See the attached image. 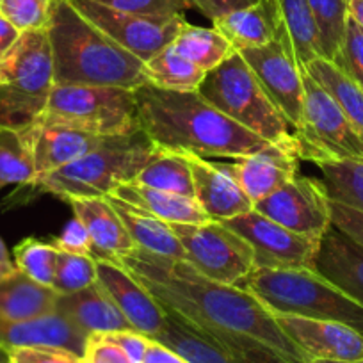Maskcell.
<instances>
[{
    "instance_id": "cell-1",
    "label": "cell",
    "mask_w": 363,
    "mask_h": 363,
    "mask_svg": "<svg viewBox=\"0 0 363 363\" xmlns=\"http://www.w3.org/2000/svg\"><path fill=\"white\" fill-rule=\"evenodd\" d=\"M116 260L162 310L182 320L216 333L257 338L292 363H312L281 331L274 315L239 285L212 281L186 260L157 257L139 247Z\"/></svg>"
},
{
    "instance_id": "cell-2",
    "label": "cell",
    "mask_w": 363,
    "mask_h": 363,
    "mask_svg": "<svg viewBox=\"0 0 363 363\" xmlns=\"http://www.w3.org/2000/svg\"><path fill=\"white\" fill-rule=\"evenodd\" d=\"M141 130L160 150L212 159H240L267 148V141L230 120L198 91H166L153 84L135 89Z\"/></svg>"
},
{
    "instance_id": "cell-3",
    "label": "cell",
    "mask_w": 363,
    "mask_h": 363,
    "mask_svg": "<svg viewBox=\"0 0 363 363\" xmlns=\"http://www.w3.org/2000/svg\"><path fill=\"white\" fill-rule=\"evenodd\" d=\"M54 84L138 89L148 84L145 62L114 43L62 0L48 26Z\"/></svg>"
},
{
    "instance_id": "cell-4",
    "label": "cell",
    "mask_w": 363,
    "mask_h": 363,
    "mask_svg": "<svg viewBox=\"0 0 363 363\" xmlns=\"http://www.w3.org/2000/svg\"><path fill=\"white\" fill-rule=\"evenodd\" d=\"M159 152V146L143 130L132 135H114L75 162L38 174L29 187L65 200L107 198L118 186L135 180Z\"/></svg>"
},
{
    "instance_id": "cell-5",
    "label": "cell",
    "mask_w": 363,
    "mask_h": 363,
    "mask_svg": "<svg viewBox=\"0 0 363 363\" xmlns=\"http://www.w3.org/2000/svg\"><path fill=\"white\" fill-rule=\"evenodd\" d=\"M239 287L271 313L333 320L363 335V306L315 269H253Z\"/></svg>"
},
{
    "instance_id": "cell-6",
    "label": "cell",
    "mask_w": 363,
    "mask_h": 363,
    "mask_svg": "<svg viewBox=\"0 0 363 363\" xmlns=\"http://www.w3.org/2000/svg\"><path fill=\"white\" fill-rule=\"evenodd\" d=\"M198 93L225 116L269 145L292 150L301 157V145L294 128L285 120L239 52L230 55L218 68L205 73Z\"/></svg>"
},
{
    "instance_id": "cell-7",
    "label": "cell",
    "mask_w": 363,
    "mask_h": 363,
    "mask_svg": "<svg viewBox=\"0 0 363 363\" xmlns=\"http://www.w3.org/2000/svg\"><path fill=\"white\" fill-rule=\"evenodd\" d=\"M54 87L48 29L26 30L0 61V127L27 130L40 121Z\"/></svg>"
},
{
    "instance_id": "cell-8",
    "label": "cell",
    "mask_w": 363,
    "mask_h": 363,
    "mask_svg": "<svg viewBox=\"0 0 363 363\" xmlns=\"http://www.w3.org/2000/svg\"><path fill=\"white\" fill-rule=\"evenodd\" d=\"M38 123L75 128L102 138L132 135L141 130L135 89L111 86L54 84Z\"/></svg>"
},
{
    "instance_id": "cell-9",
    "label": "cell",
    "mask_w": 363,
    "mask_h": 363,
    "mask_svg": "<svg viewBox=\"0 0 363 363\" xmlns=\"http://www.w3.org/2000/svg\"><path fill=\"white\" fill-rule=\"evenodd\" d=\"M303 121L296 130L301 159L313 164L319 160H363V135L333 96L306 72H303Z\"/></svg>"
},
{
    "instance_id": "cell-10",
    "label": "cell",
    "mask_w": 363,
    "mask_h": 363,
    "mask_svg": "<svg viewBox=\"0 0 363 363\" xmlns=\"http://www.w3.org/2000/svg\"><path fill=\"white\" fill-rule=\"evenodd\" d=\"M186 251V262L201 277L225 285H239L255 269L250 244L219 221L169 225Z\"/></svg>"
},
{
    "instance_id": "cell-11",
    "label": "cell",
    "mask_w": 363,
    "mask_h": 363,
    "mask_svg": "<svg viewBox=\"0 0 363 363\" xmlns=\"http://www.w3.org/2000/svg\"><path fill=\"white\" fill-rule=\"evenodd\" d=\"M69 4L91 22L96 29L123 47L143 62L169 47L180 30L187 26L184 15L178 16H145L104 6L96 0H68Z\"/></svg>"
},
{
    "instance_id": "cell-12",
    "label": "cell",
    "mask_w": 363,
    "mask_h": 363,
    "mask_svg": "<svg viewBox=\"0 0 363 363\" xmlns=\"http://www.w3.org/2000/svg\"><path fill=\"white\" fill-rule=\"evenodd\" d=\"M255 211L284 228L320 240L331 228L330 196L323 180L296 174L294 178L255 203Z\"/></svg>"
},
{
    "instance_id": "cell-13",
    "label": "cell",
    "mask_w": 363,
    "mask_h": 363,
    "mask_svg": "<svg viewBox=\"0 0 363 363\" xmlns=\"http://www.w3.org/2000/svg\"><path fill=\"white\" fill-rule=\"evenodd\" d=\"M225 225L250 244L255 269H313L320 240L291 232L255 208Z\"/></svg>"
},
{
    "instance_id": "cell-14",
    "label": "cell",
    "mask_w": 363,
    "mask_h": 363,
    "mask_svg": "<svg viewBox=\"0 0 363 363\" xmlns=\"http://www.w3.org/2000/svg\"><path fill=\"white\" fill-rule=\"evenodd\" d=\"M239 54L253 69L257 79L267 91V95L277 104L294 132L298 130L303 121V99H305L303 69L294 61L280 36L269 45L240 50Z\"/></svg>"
},
{
    "instance_id": "cell-15",
    "label": "cell",
    "mask_w": 363,
    "mask_h": 363,
    "mask_svg": "<svg viewBox=\"0 0 363 363\" xmlns=\"http://www.w3.org/2000/svg\"><path fill=\"white\" fill-rule=\"evenodd\" d=\"M278 326L292 344L310 359L328 362H363V335L333 320L306 319L272 313Z\"/></svg>"
},
{
    "instance_id": "cell-16",
    "label": "cell",
    "mask_w": 363,
    "mask_h": 363,
    "mask_svg": "<svg viewBox=\"0 0 363 363\" xmlns=\"http://www.w3.org/2000/svg\"><path fill=\"white\" fill-rule=\"evenodd\" d=\"M96 284L120 308L132 330L155 338L166 326V312L116 258L96 257Z\"/></svg>"
},
{
    "instance_id": "cell-17",
    "label": "cell",
    "mask_w": 363,
    "mask_h": 363,
    "mask_svg": "<svg viewBox=\"0 0 363 363\" xmlns=\"http://www.w3.org/2000/svg\"><path fill=\"white\" fill-rule=\"evenodd\" d=\"M193 173L194 200L200 203L211 221L228 219L253 211V201L244 193L233 164H219L203 157L184 153Z\"/></svg>"
},
{
    "instance_id": "cell-18",
    "label": "cell",
    "mask_w": 363,
    "mask_h": 363,
    "mask_svg": "<svg viewBox=\"0 0 363 363\" xmlns=\"http://www.w3.org/2000/svg\"><path fill=\"white\" fill-rule=\"evenodd\" d=\"M22 135L29 145L36 177L68 166L107 141L102 135L43 123H34Z\"/></svg>"
},
{
    "instance_id": "cell-19",
    "label": "cell",
    "mask_w": 363,
    "mask_h": 363,
    "mask_svg": "<svg viewBox=\"0 0 363 363\" xmlns=\"http://www.w3.org/2000/svg\"><path fill=\"white\" fill-rule=\"evenodd\" d=\"M87 335L57 312L26 320L0 319V347H57L82 356Z\"/></svg>"
},
{
    "instance_id": "cell-20",
    "label": "cell",
    "mask_w": 363,
    "mask_h": 363,
    "mask_svg": "<svg viewBox=\"0 0 363 363\" xmlns=\"http://www.w3.org/2000/svg\"><path fill=\"white\" fill-rule=\"evenodd\" d=\"M313 269L363 306V246L331 226L323 235Z\"/></svg>"
},
{
    "instance_id": "cell-21",
    "label": "cell",
    "mask_w": 363,
    "mask_h": 363,
    "mask_svg": "<svg viewBox=\"0 0 363 363\" xmlns=\"http://www.w3.org/2000/svg\"><path fill=\"white\" fill-rule=\"evenodd\" d=\"M299 153L281 146H267L251 155L235 159V174L253 205L285 186L299 173Z\"/></svg>"
},
{
    "instance_id": "cell-22",
    "label": "cell",
    "mask_w": 363,
    "mask_h": 363,
    "mask_svg": "<svg viewBox=\"0 0 363 363\" xmlns=\"http://www.w3.org/2000/svg\"><path fill=\"white\" fill-rule=\"evenodd\" d=\"M66 201L72 205L73 216L89 232L93 253L99 251V257L121 258L135 250L130 233L109 198H69Z\"/></svg>"
},
{
    "instance_id": "cell-23",
    "label": "cell",
    "mask_w": 363,
    "mask_h": 363,
    "mask_svg": "<svg viewBox=\"0 0 363 363\" xmlns=\"http://www.w3.org/2000/svg\"><path fill=\"white\" fill-rule=\"evenodd\" d=\"M54 312L61 313L87 337L95 333L132 330L120 308L99 284L73 294H57Z\"/></svg>"
},
{
    "instance_id": "cell-24",
    "label": "cell",
    "mask_w": 363,
    "mask_h": 363,
    "mask_svg": "<svg viewBox=\"0 0 363 363\" xmlns=\"http://www.w3.org/2000/svg\"><path fill=\"white\" fill-rule=\"evenodd\" d=\"M111 196L118 198L130 207L139 208L167 225H200V223L211 221V218L205 214V211L194 198L153 189V187L138 184L135 180L125 182L118 186Z\"/></svg>"
},
{
    "instance_id": "cell-25",
    "label": "cell",
    "mask_w": 363,
    "mask_h": 363,
    "mask_svg": "<svg viewBox=\"0 0 363 363\" xmlns=\"http://www.w3.org/2000/svg\"><path fill=\"white\" fill-rule=\"evenodd\" d=\"M212 23L230 41L235 52L264 47L278 38V20L272 0H258Z\"/></svg>"
},
{
    "instance_id": "cell-26",
    "label": "cell",
    "mask_w": 363,
    "mask_h": 363,
    "mask_svg": "<svg viewBox=\"0 0 363 363\" xmlns=\"http://www.w3.org/2000/svg\"><path fill=\"white\" fill-rule=\"evenodd\" d=\"M278 20V36L301 69L320 57L319 34L308 0H272Z\"/></svg>"
},
{
    "instance_id": "cell-27",
    "label": "cell",
    "mask_w": 363,
    "mask_h": 363,
    "mask_svg": "<svg viewBox=\"0 0 363 363\" xmlns=\"http://www.w3.org/2000/svg\"><path fill=\"white\" fill-rule=\"evenodd\" d=\"M116 212L120 214L125 228L130 233L135 247L148 253L157 255V257L174 258V260H186V251L180 240L177 239L174 232L167 223L139 211V208L130 207L125 201L118 200L114 196H107Z\"/></svg>"
},
{
    "instance_id": "cell-28",
    "label": "cell",
    "mask_w": 363,
    "mask_h": 363,
    "mask_svg": "<svg viewBox=\"0 0 363 363\" xmlns=\"http://www.w3.org/2000/svg\"><path fill=\"white\" fill-rule=\"evenodd\" d=\"M57 292L26 277L22 271L0 280V319L26 320L55 310Z\"/></svg>"
},
{
    "instance_id": "cell-29",
    "label": "cell",
    "mask_w": 363,
    "mask_h": 363,
    "mask_svg": "<svg viewBox=\"0 0 363 363\" xmlns=\"http://www.w3.org/2000/svg\"><path fill=\"white\" fill-rule=\"evenodd\" d=\"M166 312V310H164ZM152 340L173 349L187 363H246L180 317L166 312V326Z\"/></svg>"
},
{
    "instance_id": "cell-30",
    "label": "cell",
    "mask_w": 363,
    "mask_h": 363,
    "mask_svg": "<svg viewBox=\"0 0 363 363\" xmlns=\"http://www.w3.org/2000/svg\"><path fill=\"white\" fill-rule=\"evenodd\" d=\"M303 72L333 96L349 121L363 135V87L345 75L333 61L324 57L313 59Z\"/></svg>"
},
{
    "instance_id": "cell-31",
    "label": "cell",
    "mask_w": 363,
    "mask_h": 363,
    "mask_svg": "<svg viewBox=\"0 0 363 363\" xmlns=\"http://www.w3.org/2000/svg\"><path fill=\"white\" fill-rule=\"evenodd\" d=\"M171 45L178 54L200 66L203 72L218 68L230 55L235 54V48L216 27H198L187 23Z\"/></svg>"
},
{
    "instance_id": "cell-32",
    "label": "cell",
    "mask_w": 363,
    "mask_h": 363,
    "mask_svg": "<svg viewBox=\"0 0 363 363\" xmlns=\"http://www.w3.org/2000/svg\"><path fill=\"white\" fill-rule=\"evenodd\" d=\"M145 72L148 82L155 87L166 91H198L200 84L203 82L205 73L200 66L191 62L182 54H178L173 45L160 50L153 55L150 61L145 62Z\"/></svg>"
},
{
    "instance_id": "cell-33",
    "label": "cell",
    "mask_w": 363,
    "mask_h": 363,
    "mask_svg": "<svg viewBox=\"0 0 363 363\" xmlns=\"http://www.w3.org/2000/svg\"><path fill=\"white\" fill-rule=\"evenodd\" d=\"M135 182L153 189L194 198L193 173L184 153L160 150L159 155L138 174Z\"/></svg>"
},
{
    "instance_id": "cell-34",
    "label": "cell",
    "mask_w": 363,
    "mask_h": 363,
    "mask_svg": "<svg viewBox=\"0 0 363 363\" xmlns=\"http://www.w3.org/2000/svg\"><path fill=\"white\" fill-rule=\"evenodd\" d=\"M330 200L363 212V160H319Z\"/></svg>"
},
{
    "instance_id": "cell-35",
    "label": "cell",
    "mask_w": 363,
    "mask_h": 363,
    "mask_svg": "<svg viewBox=\"0 0 363 363\" xmlns=\"http://www.w3.org/2000/svg\"><path fill=\"white\" fill-rule=\"evenodd\" d=\"M34 178V160L22 132L0 127V191L8 186H29Z\"/></svg>"
},
{
    "instance_id": "cell-36",
    "label": "cell",
    "mask_w": 363,
    "mask_h": 363,
    "mask_svg": "<svg viewBox=\"0 0 363 363\" xmlns=\"http://www.w3.org/2000/svg\"><path fill=\"white\" fill-rule=\"evenodd\" d=\"M308 4L319 34L320 57L333 61L349 18L347 0H308Z\"/></svg>"
},
{
    "instance_id": "cell-37",
    "label": "cell",
    "mask_w": 363,
    "mask_h": 363,
    "mask_svg": "<svg viewBox=\"0 0 363 363\" xmlns=\"http://www.w3.org/2000/svg\"><path fill=\"white\" fill-rule=\"evenodd\" d=\"M13 255H15L16 267L26 277L43 287L54 285L55 265H57L59 257V250L54 242H41V240L29 237L15 247Z\"/></svg>"
},
{
    "instance_id": "cell-38",
    "label": "cell",
    "mask_w": 363,
    "mask_h": 363,
    "mask_svg": "<svg viewBox=\"0 0 363 363\" xmlns=\"http://www.w3.org/2000/svg\"><path fill=\"white\" fill-rule=\"evenodd\" d=\"M96 274H99L96 257L59 251L52 289L57 294H73L95 285Z\"/></svg>"
},
{
    "instance_id": "cell-39",
    "label": "cell",
    "mask_w": 363,
    "mask_h": 363,
    "mask_svg": "<svg viewBox=\"0 0 363 363\" xmlns=\"http://www.w3.org/2000/svg\"><path fill=\"white\" fill-rule=\"evenodd\" d=\"M62 0H0V15L20 33L48 29Z\"/></svg>"
},
{
    "instance_id": "cell-40",
    "label": "cell",
    "mask_w": 363,
    "mask_h": 363,
    "mask_svg": "<svg viewBox=\"0 0 363 363\" xmlns=\"http://www.w3.org/2000/svg\"><path fill=\"white\" fill-rule=\"evenodd\" d=\"M335 65L363 87V29L349 16L344 40L333 59Z\"/></svg>"
},
{
    "instance_id": "cell-41",
    "label": "cell",
    "mask_w": 363,
    "mask_h": 363,
    "mask_svg": "<svg viewBox=\"0 0 363 363\" xmlns=\"http://www.w3.org/2000/svg\"><path fill=\"white\" fill-rule=\"evenodd\" d=\"M118 11L145 16H178L189 9L187 0H96Z\"/></svg>"
},
{
    "instance_id": "cell-42",
    "label": "cell",
    "mask_w": 363,
    "mask_h": 363,
    "mask_svg": "<svg viewBox=\"0 0 363 363\" xmlns=\"http://www.w3.org/2000/svg\"><path fill=\"white\" fill-rule=\"evenodd\" d=\"M82 363H132L127 352L106 333L89 335L84 347Z\"/></svg>"
},
{
    "instance_id": "cell-43",
    "label": "cell",
    "mask_w": 363,
    "mask_h": 363,
    "mask_svg": "<svg viewBox=\"0 0 363 363\" xmlns=\"http://www.w3.org/2000/svg\"><path fill=\"white\" fill-rule=\"evenodd\" d=\"M9 356L11 363H82L79 354L57 347H18Z\"/></svg>"
},
{
    "instance_id": "cell-44",
    "label": "cell",
    "mask_w": 363,
    "mask_h": 363,
    "mask_svg": "<svg viewBox=\"0 0 363 363\" xmlns=\"http://www.w3.org/2000/svg\"><path fill=\"white\" fill-rule=\"evenodd\" d=\"M54 244L59 251H66V253L93 255V240H91L89 232L75 216L66 223L65 230L55 239Z\"/></svg>"
},
{
    "instance_id": "cell-45",
    "label": "cell",
    "mask_w": 363,
    "mask_h": 363,
    "mask_svg": "<svg viewBox=\"0 0 363 363\" xmlns=\"http://www.w3.org/2000/svg\"><path fill=\"white\" fill-rule=\"evenodd\" d=\"M330 211L331 226L363 246V212L335 200H330Z\"/></svg>"
},
{
    "instance_id": "cell-46",
    "label": "cell",
    "mask_w": 363,
    "mask_h": 363,
    "mask_svg": "<svg viewBox=\"0 0 363 363\" xmlns=\"http://www.w3.org/2000/svg\"><path fill=\"white\" fill-rule=\"evenodd\" d=\"M107 337L113 342H116L121 349L128 354L132 363H143L145 362L146 349H148L150 337L139 333L134 330H125V331H114V333H106Z\"/></svg>"
},
{
    "instance_id": "cell-47",
    "label": "cell",
    "mask_w": 363,
    "mask_h": 363,
    "mask_svg": "<svg viewBox=\"0 0 363 363\" xmlns=\"http://www.w3.org/2000/svg\"><path fill=\"white\" fill-rule=\"evenodd\" d=\"M255 2H258V0H187L189 8L198 9L211 22L228 15V13L237 11V9L247 8Z\"/></svg>"
},
{
    "instance_id": "cell-48",
    "label": "cell",
    "mask_w": 363,
    "mask_h": 363,
    "mask_svg": "<svg viewBox=\"0 0 363 363\" xmlns=\"http://www.w3.org/2000/svg\"><path fill=\"white\" fill-rule=\"evenodd\" d=\"M143 363H187V362L182 358L180 354H177L173 349L166 347V345L160 344V342L152 340V338H150L148 349H146V354H145V362Z\"/></svg>"
},
{
    "instance_id": "cell-49",
    "label": "cell",
    "mask_w": 363,
    "mask_h": 363,
    "mask_svg": "<svg viewBox=\"0 0 363 363\" xmlns=\"http://www.w3.org/2000/svg\"><path fill=\"white\" fill-rule=\"evenodd\" d=\"M20 34L22 33H20L6 16L0 15V61H2V59L9 54V50L15 47Z\"/></svg>"
},
{
    "instance_id": "cell-50",
    "label": "cell",
    "mask_w": 363,
    "mask_h": 363,
    "mask_svg": "<svg viewBox=\"0 0 363 363\" xmlns=\"http://www.w3.org/2000/svg\"><path fill=\"white\" fill-rule=\"evenodd\" d=\"M16 271H18V267H16L15 260H11V255H9L4 240L0 239V280L11 277Z\"/></svg>"
},
{
    "instance_id": "cell-51",
    "label": "cell",
    "mask_w": 363,
    "mask_h": 363,
    "mask_svg": "<svg viewBox=\"0 0 363 363\" xmlns=\"http://www.w3.org/2000/svg\"><path fill=\"white\" fill-rule=\"evenodd\" d=\"M349 16L363 29V0H347Z\"/></svg>"
},
{
    "instance_id": "cell-52",
    "label": "cell",
    "mask_w": 363,
    "mask_h": 363,
    "mask_svg": "<svg viewBox=\"0 0 363 363\" xmlns=\"http://www.w3.org/2000/svg\"><path fill=\"white\" fill-rule=\"evenodd\" d=\"M0 363H11V356H9L8 349L0 347Z\"/></svg>"
},
{
    "instance_id": "cell-53",
    "label": "cell",
    "mask_w": 363,
    "mask_h": 363,
    "mask_svg": "<svg viewBox=\"0 0 363 363\" xmlns=\"http://www.w3.org/2000/svg\"><path fill=\"white\" fill-rule=\"evenodd\" d=\"M313 363H363V362H328V359H317Z\"/></svg>"
}]
</instances>
